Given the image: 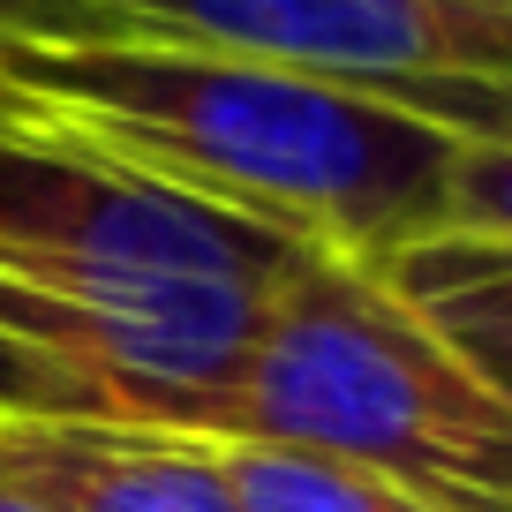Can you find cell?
<instances>
[{
    "mask_svg": "<svg viewBox=\"0 0 512 512\" xmlns=\"http://www.w3.org/2000/svg\"><path fill=\"white\" fill-rule=\"evenodd\" d=\"M16 128L384 264L445 234L452 136L354 83L166 38H0Z\"/></svg>",
    "mask_w": 512,
    "mask_h": 512,
    "instance_id": "cell-1",
    "label": "cell"
},
{
    "mask_svg": "<svg viewBox=\"0 0 512 512\" xmlns=\"http://www.w3.org/2000/svg\"><path fill=\"white\" fill-rule=\"evenodd\" d=\"M309 256L324 249L0 121V332L98 384L121 422L181 430Z\"/></svg>",
    "mask_w": 512,
    "mask_h": 512,
    "instance_id": "cell-2",
    "label": "cell"
},
{
    "mask_svg": "<svg viewBox=\"0 0 512 512\" xmlns=\"http://www.w3.org/2000/svg\"><path fill=\"white\" fill-rule=\"evenodd\" d=\"M181 437L317 452L430 512H512V407L354 256H309L264 302L241 369Z\"/></svg>",
    "mask_w": 512,
    "mask_h": 512,
    "instance_id": "cell-3",
    "label": "cell"
},
{
    "mask_svg": "<svg viewBox=\"0 0 512 512\" xmlns=\"http://www.w3.org/2000/svg\"><path fill=\"white\" fill-rule=\"evenodd\" d=\"M83 38H166L400 98L415 83H512V16L452 0H83Z\"/></svg>",
    "mask_w": 512,
    "mask_h": 512,
    "instance_id": "cell-4",
    "label": "cell"
},
{
    "mask_svg": "<svg viewBox=\"0 0 512 512\" xmlns=\"http://www.w3.org/2000/svg\"><path fill=\"white\" fill-rule=\"evenodd\" d=\"M0 482L38 512H234L211 437L144 422L0 415Z\"/></svg>",
    "mask_w": 512,
    "mask_h": 512,
    "instance_id": "cell-5",
    "label": "cell"
},
{
    "mask_svg": "<svg viewBox=\"0 0 512 512\" xmlns=\"http://www.w3.org/2000/svg\"><path fill=\"white\" fill-rule=\"evenodd\" d=\"M369 272L512 407V249L505 241L430 234L415 249L369 264Z\"/></svg>",
    "mask_w": 512,
    "mask_h": 512,
    "instance_id": "cell-6",
    "label": "cell"
},
{
    "mask_svg": "<svg viewBox=\"0 0 512 512\" xmlns=\"http://www.w3.org/2000/svg\"><path fill=\"white\" fill-rule=\"evenodd\" d=\"M219 475L234 490V512H430L422 497L362 475V467L317 460V452H279V445H234L211 437Z\"/></svg>",
    "mask_w": 512,
    "mask_h": 512,
    "instance_id": "cell-7",
    "label": "cell"
},
{
    "mask_svg": "<svg viewBox=\"0 0 512 512\" xmlns=\"http://www.w3.org/2000/svg\"><path fill=\"white\" fill-rule=\"evenodd\" d=\"M445 234L505 241V249H512V106L497 113L490 136H452Z\"/></svg>",
    "mask_w": 512,
    "mask_h": 512,
    "instance_id": "cell-8",
    "label": "cell"
},
{
    "mask_svg": "<svg viewBox=\"0 0 512 512\" xmlns=\"http://www.w3.org/2000/svg\"><path fill=\"white\" fill-rule=\"evenodd\" d=\"M0 415H76V422H121L98 384H83L76 369H61L53 354L23 347L0 332Z\"/></svg>",
    "mask_w": 512,
    "mask_h": 512,
    "instance_id": "cell-9",
    "label": "cell"
},
{
    "mask_svg": "<svg viewBox=\"0 0 512 512\" xmlns=\"http://www.w3.org/2000/svg\"><path fill=\"white\" fill-rule=\"evenodd\" d=\"M83 0H0V38H83Z\"/></svg>",
    "mask_w": 512,
    "mask_h": 512,
    "instance_id": "cell-10",
    "label": "cell"
},
{
    "mask_svg": "<svg viewBox=\"0 0 512 512\" xmlns=\"http://www.w3.org/2000/svg\"><path fill=\"white\" fill-rule=\"evenodd\" d=\"M452 8H475V16H512V0H452Z\"/></svg>",
    "mask_w": 512,
    "mask_h": 512,
    "instance_id": "cell-11",
    "label": "cell"
},
{
    "mask_svg": "<svg viewBox=\"0 0 512 512\" xmlns=\"http://www.w3.org/2000/svg\"><path fill=\"white\" fill-rule=\"evenodd\" d=\"M0 512H38V505H31L23 490H8V482H0Z\"/></svg>",
    "mask_w": 512,
    "mask_h": 512,
    "instance_id": "cell-12",
    "label": "cell"
},
{
    "mask_svg": "<svg viewBox=\"0 0 512 512\" xmlns=\"http://www.w3.org/2000/svg\"><path fill=\"white\" fill-rule=\"evenodd\" d=\"M0 121H16V106H8V91H0Z\"/></svg>",
    "mask_w": 512,
    "mask_h": 512,
    "instance_id": "cell-13",
    "label": "cell"
}]
</instances>
